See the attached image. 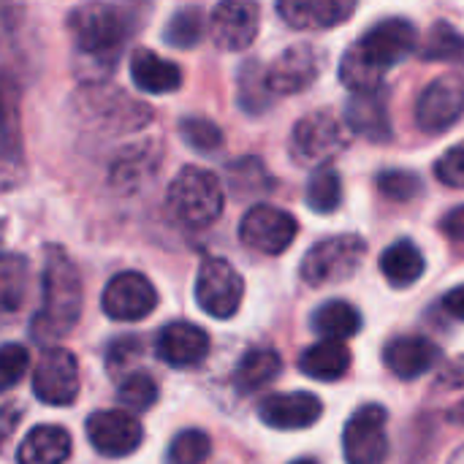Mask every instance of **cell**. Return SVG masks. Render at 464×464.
Returning a JSON list of instances; mask_svg holds the SVG:
<instances>
[{"mask_svg":"<svg viewBox=\"0 0 464 464\" xmlns=\"http://www.w3.org/2000/svg\"><path fill=\"white\" fill-rule=\"evenodd\" d=\"M419 44V33L408 19H386L370 27L340 63V79L353 92L383 87V76L402 63Z\"/></svg>","mask_w":464,"mask_h":464,"instance_id":"6da1fadb","label":"cell"},{"mask_svg":"<svg viewBox=\"0 0 464 464\" xmlns=\"http://www.w3.org/2000/svg\"><path fill=\"white\" fill-rule=\"evenodd\" d=\"M68 30L73 38L79 73L84 79H103L114 71L122 41L128 38V14L111 3H84L71 11Z\"/></svg>","mask_w":464,"mask_h":464,"instance_id":"7a4b0ae2","label":"cell"},{"mask_svg":"<svg viewBox=\"0 0 464 464\" xmlns=\"http://www.w3.org/2000/svg\"><path fill=\"white\" fill-rule=\"evenodd\" d=\"M41 288H44V302L30 321V334L38 343H54L79 324L82 304H84L82 275L60 245L46 247Z\"/></svg>","mask_w":464,"mask_h":464,"instance_id":"3957f363","label":"cell"},{"mask_svg":"<svg viewBox=\"0 0 464 464\" xmlns=\"http://www.w3.org/2000/svg\"><path fill=\"white\" fill-rule=\"evenodd\" d=\"M166 204L182 226L207 228L223 212V185L212 171L188 166L169 185Z\"/></svg>","mask_w":464,"mask_h":464,"instance_id":"277c9868","label":"cell"},{"mask_svg":"<svg viewBox=\"0 0 464 464\" xmlns=\"http://www.w3.org/2000/svg\"><path fill=\"white\" fill-rule=\"evenodd\" d=\"M364 256H367V242L362 237H356V234L329 237V239L313 245L307 250V256L302 258V266H299L302 283H307L313 288L345 283L364 264Z\"/></svg>","mask_w":464,"mask_h":464,"instance_id":"5b68a950","label":"cell"},{"mask_svg":"<svg viewBox=\"0 0 464 464\" xmlns=\"http://www.w3.org/2000/svg\"><path fill=\"white\" fill-rule=\"evenodd\" d=\"M245 296L242 275L226 258H204L196 277V302L212 318H234Z\"/></svg>","mask_w":464,"mask_h":464,"instance_id":"8992f818","label":"cell"},{"mask_svg":"<svg viewBox=\"0 0 464 464\" xmlns=\"http://www.w3.org/2000/svg\"><path fill=\"white\" fill-rule=\"evenodd\" d=\"M345 144H348V128L326 111L302 117L291 136V152L302 166H321L334 155H340Z\"/></svg>","mask_w":464,"mask_h":464,"instance_id":"52a82bcc","label":"cell"},{"mask_svg":"<svg viewBox=\"0 0 464 464\" xmlns=\"http://www.w3.org/2000/svg\"><path fill=\"white\" fill-rule=\"evenodd\" d=\"M389 413L383 405L359 408L343 432V454L348 464H383L389 457V435H386Z\"/></svg>","mask_w":464,"mask_h":464,"instance_id":"ba28073f","label":"cell"},{"mask_svg":"<svg viewBox=\"0 0 464 464\" xmlns=\"http://www.w3.org/2000/svg\"><path fill=\"white\" fill-rule=\"evenodd\" d=\"M299 234V223L285 209H277L272 204H256L245 212L239 223V239L250 250H258L264 256H280L291 247V242Z\"/></svg>","mask_w":464,"mask_h":464,"instance_id":"9c48e42d","label":"cell"},{"mask_svg":"<svg viewBox=\"0 0 464 464\" xmlns=\"http://www.w3.org/2000/svg\"><path fill=\"white\" fill-rule=\"evenodd\" d=\"M101 307L111 321L130 324L147 318L158 307L155 285L139 272H120L114 275L101 296Z\"/></svg>","mask_w":464,"mask_h":464,"instance_id":"30bf717a","label":"cell"},{"mask_svg":"<svg viewBox=\"0 0 464 464\" xmlns=\"http://www.w3.org/2000/svg\"><path fill=\"white\" fill-rule=\"evenodd\" d=\"M33 392L41 402L63 408L73 405L79 394V364L76 356L65 348H49L41 353V362L33 372Z\"/></svg>","mask_w":464,"mask_h":464,"instance_id":"8fae6325","label":"cell"},{"mask_svg":"<svg viewBox=\"0 0 464 464\" xmlns=\"http://www.w3.org/2000/svg\"><path fill=\"white\" fill-rule=\"evenodd\" d=\"M261 27V8L256 0H220L209 16V33L218 49H247Z\"/></svg>","mask_w":464,"mask_h":464,"instance_id":"7c38bea8","label":"cell"},{"mask_svg":"<svg viewBox=\"0 0 464 464\" xmlns=\"http://www.w3.org/2000/svg\"><path fill=\"white\" fill-rule=\"evenodd\" d=\"M464 114V79L457 73L435 79L416 103V125L427 133H446Z\"/></svg>","mask_w":464,"mask_h":464,"instance_id":"4fadbf2b","label":"cell"},{"mask_svg":"<svg viewBox=\"0 0 464 464\" xmlns=\"http://www.w3.org/2000/svg\"><path fill=\"white\" fill-rule=\"evenodd\" d=\"M87 438L98 454L122 459L141 446L144 430L128 411H98L87 419Z\"/></svg>","mask_w":464,"mask_h":464,"instance_id":"5bb4252c","label":"cell"},{"mask_svg":"<svg viewBox=\"0 0 464 464\" xmlns=\"http://www.w3.org/2000/svg\"><path fill=\"white\" fill-rule=\"evenodd\" d=\"M324 71V54L315 46L299 44L285 49L269 68H266V84L272 95H294L307 90Z\"/></svg>","mask_w":464,"mask_h":464,"instance_id":"9a60e30c","label":"cell"},{"mask_svg":"<svg viewBox=\"0 0 464 464\" xmlns=\"http://www.w3.org/2000/svg\"><path fill=\"white\" fill-rule=\"evenodd\" d=\"M443 353L440 348L421 334H408V337H394L383 348V364L386 370L400 378V381H413L427 375L440 364Z\"/></svg>","mask_w":464,"mask_h":464,"instance_id":"2e32d148","label":"cell"},{"mask_svg":"<svg viewBox=\"0 0 464 464\" xmlns=\"http://www.w3.org/2000/svg\"><path fill=\"white\" fill-rule=\"evenodd\" d=\"M324 416V405L310 392H291V394H272L258 405V419L280 432L307 430L318 424Z\"/></svg>","mask_w":464,"mask_h":464,"instance_id":"e0dca14e","label":"cell"},{"mask_svg":"<svg viewBox=\"0 0 464 464\" xmlns=\"http://www.w3.org/2000/svg\"><path fill=\"white\" fill-rule=\"evenodd\" d=\"M155 353L169 367H177V370L196 367L209 353V334L196 324L174 321V324L160 329L158 343H155Z\"/></svg>","mask_w":464,"mask_h":464,"instance_id":"ac0fdd59","label":"cell"},{"mask_svg":"<svg viewBox=\"0 0 464 464\" xmlns=\"http://www.w3.org/2000/svg\"><path fill=\"white\" fill-rule=\"evenodd\" d=\"M345 122L356 136L370 141H389L392 139V120H389V90H367L353 92L345 106Z\"/></svg>","mask_w":464,"mask_h":464,"instance_id":"d6986e66","label":"cell"},{"mask_svg":"<svg viewBox=\"0 0 464 464\" xmlns=\"http://www.w3.org/2000/svg\"><path fill=\"white\" fill-rule=\"evenodd\" d=\"M359 0H277V14L294 30H326L343 24Z\"/></svg>","mask_w":464,"mask_h":464,"instance_id":"ffe728a7","label":"cell"},{"mask_svg":"<svg viewBox=\"0 0 464 464\" xmlns=\"http://www.w3.org/2000/svg\"><path fill=\"white\" fill-rule=\"evenodd\" d=\"M130 79L144 92L166 95V92L179 90L182 71L171 60H166V57H160V54H155L150 49H136L130 54Z\"/></svg>","mask_w":464,"mask_h":464,"instance_id":"44dd1931","label":"cell"},{"mask_svg":"<svg viewBox=\"0 0 464 464\" xmlns=\"http://www.w3.org/2000/svg\"><path fill=\"white\" fill-rule=\"evenodd\" d=\"M68 457H71V435L54 424L30 430L16 451L19 464H63Z\"/></svg>","mask_w":464,"mask_h":464,"instance_id":"7402d4cb","label":"cell"},{"mask_svg":"<svg viewBox=\"0 0 464 464\" xmlns=\"http://www.w3.org/2000/svg\"><path fill=\"white\" fill-rule=\"evenodd\" d=\"M299 370L315 381H340L351 370V351L337 340H321L299 356Z\"/></svg>","mask_w":464,"mask_h":464,"instance_id":"603a6c76","label":"cell"},{"mask_svg":"<svg viewBox=\"0 0 464 464\" xmlns=\"http://www.w3.org/2000/svg\"><path fill=\"white\" fill-rule=\"evenodd\" d=\"M424 269H427L424 253L411 239L394 242L381 256V272H383V277H386V283L392 288H411L413 283L421 280Z\"/></svg>","mask_w":464,"mask_h":464,"instance_id":"cb8c5ba5","label":"cell"},{"mask_svg":"<svg viewBox=\"0 0 464 464\" xmlns=\"http://www.w3.org/2000/svg\"><path fill=\"white\" fill-rule=\"evenodd\" d=\"M283 370V359L277 351L272 348H253L247 351L234 372V386L239 394H253L261 392L264 386H269Z\"/></svg>","mask_w":464,"mask_h":464,"instance_id":"d4e9b609","label":"cell"},{"mask_svg":"<svg viewBox=\"0 0 464 464\" xmlns=\"http://www.w3.org/2000/svg\"><path fill=\"white\" fill-rule=\"evenodd\" d=\"M359 329H362V313L351 302L332 299L313 313V332L321 334L324 340L343 343L348 337H356Z\"/></svg>","mask_w":464,"mask_h":464,"instance_id":"484cf974","label":"cell"},{"mask_svg":"<svg viewBox=\"0 0 464 464\" xmlns=\"http://www.w3.org/2000/svg\"><path fill=\"white\" fill-rule=\"evenodd\" d=\"M27 280V258L16 253H0V313H16L24 304Z\"/></svg>","mask_w":464,"mask_h":464,"instance_id":"4316f807","label":"cell"},{"mask_svg":"<svg viewBox=\"0 0 464 464\" xmlns=\"http://www.w3.org/2000/svg\"><path fill=\"white\" fill-rule=\"evenodd\" d=\"M19 158V109L14 82L0 76V163Z\"/></svg>","mask_w":464,"mask_h":464,"instance_id":"83f0119b","label":"cell"},{"mask_svg":"<svg viewBox=\"0 0 464 464\" xmlns=\"http://www.w3.org/2000/svg\"><path fill=\"white\" fill-rule=\"evenodd\" d=\"M204 30H207L204 11L198 5H185L163 27V41L177 49H193L204 38Z\"/></svg>","mask_w":464,"mask_h":464,"instance_id":"f1b7e54d","label":"cell"},{"mask_svg":"<svg viewBox=\"0 0 464 464\" xmlns=\"http://www.w3.org/2000/svg\"><path fill=\"white\" fill-rule=\"evenodd\" d=\"M343 204V179L334 169H318L307 182V207L318 215H329Z\"/></svg>","mask_w":464,"mask_h":464,"instance_id":"f546056e","label":"cell"},{"mask_svg":"<svg viewBox=\"0 0 464 464\" xmlns=\"http://www.w3.org/2000/svg\"><path fill=\"white\" fill-rule=\"evenodd\" d=\"M117 402L133 413H144L158 402V383L150 372H130L117 386Z\"/></svg>","mask_w":464,"mask_h":464,"instance_id":"4dcf8cb0","label":"cell"},{"mask_svg":"<svg viewBox=\"0 0 464 464\" xmlns=\"http://www.w3.org/2000/svg\"><path fill=\"white\" fill-rule=\"evenodd\" d=\"M269 101H272V90L266 84V71H261V65L250 60L239 71V103L245 111L261 114L269 106Z\"/></svg>","mask_w":464,"mask_h":464,"instance_id":"1f68e13d","label":"cell"},{"mask_svg":"<svg viewBox=\"0 0 464 464\" xmlns=\"http://www.w3.org/2000/svg\"><path fill=\"white\" fill-rule=\"evenodd\" d=\"M424 60H462L464 57V35L457 33L449 22H435L424 38L421 46Z\"/></svg>","mask_w":464,"mask_h":464,"instance_id":"d6a6232c","label":"cell"},{"mask_svg":"<svg viewBox=\"0 0 464 464\" xmlns=\"http://www.w3.org/2000/svg\"><path fill=\"white\" fill-rule=\"evenodd\" d=\"M179 136L190 150L201 155H212L223 147V130L212 120H204V117H185L179 122Z\"/></svg>","mask_w":464,"mask_h":464,"instance_id":"836d02e7","label":"cell"},{"mask_svg":"<svg viewBox=\"0 0 464 464\" xmlns=\"http://www.w3.org/2000/svg\"><path fill=\"white\" fill-rule=\"evenodd\" d=\"M209 454H212L209 435L201 430H185L169 446V464H204Z\"/></svg>","mask_w":464,"mask_h":464,"instance_id":"e575fe53","label":"cell"},{"mask_svg":"<svg viewBox=\"0 0 464 464\" xmlns=\"http://www.w3.org/2000/svg\"><path fill=\"white\" fill-rule=\"evenodd\" d=\"M375 185L389 201H413L421 193V179L413 171H402V169H389L378 174Z\"/></svg>","mask_w":464,"mask_h":464,"instance_id":"d590c367","label":"cell"},{"mask_svg":"<svg viewBox=\"0 0 464 464\" xmlns=\"http://www.w3.org/2000/svg\"><path fill=\"white\" fill-rule=\"evenodd\" d=\"M30 367V353L24 345L5 343L0 345V394L11 392L27 372Z\"/></svg>","mask_w":464,"mask_h":464,"instance_id":"8d00e7d4","label":"cell"},{"mask_svg":"<svg viewBox=\"0 0 464 464\" xmlns=\"http://www.w3.org/2000/svg\"><path fill=\"white\" fill-rule=\"evenodd\" d=\"M435 174L443 185L449 188H464V141L451 147L438 163H435Z\"/></svg>","mask_w":464,"mask_h":464,"instance_id":"74e56055","label":"cell"},{"mask_svg":"<svg viewBox=\"0 0 464 464\" xmlns=\"http://www.w3.org/2000/svg\"><path fill=\"white\" fill-rule=\"evenodd\" d=\"M139 356H141V343L136 337H120L106 351V362H109L111 370H117V367H122L128 362H136Z\"/></svg>","mask_w":464,"mask_h":464,"instance_id":"f35d334b","label":"cell"},{"mask_svg":"<svg viewBox=\"0 0 464 464\" xmlns=\"http://www.w3.org/2000/svg\"><path fill=\"white\" fill-rule=\"evenodd\" d=\"M19 419H22V408H19L16 402H11V400L0 402V451H3V446L11 440V435H14Z\"/></svg>","mask_w":464,"mask_h":464,"instance_id":"ab89813d","label":"cell"},{"mask_svg":"<svg viewBox=\"0 0 464 464\" xmlns=\"http://www.w3.org/2000/svg\"><path fill=\"white\" fill-rule=\"evenodd\" d=\"M459 386H464V356L449 362L440 372V381H438V389H446V392L459 389Z\"/></svg>","mask_w":464,"mask_h":464,"instance_id":"60d3db41","label":"cell"},{"mask_svg":"<svg viewBox=\"0 0 464 464\" xmlns=\"http://www.w3.org/2000/svg\"><path fill=\"white\" fill-rule=\"evenodd\" d=\"M440 228H443V234L451 237L454 242H464V207L451 209V212L443 218Z\"/></svg>","mask_w":464,"mask_h":464,"instance_id":"b9f144b4","label":"cell"},{"mask_svg":"<svg viewBox=\"0 0 464 464\" xmlns=\"http://www.w3.org/2000/svg\"><path fill=\"white\" fill-rule=\"evenodd\" d=\"M443 310H446L451 318L464 321V285L454 288V291H449V294L443 296Z\"/></svg>","mask_w":464,"mask_h":464,"instance_id":"7bdbcfd3","label":"cell"},{"mask_svg":"<svg viewBox=\"0 0 464 464\" xmlns=\"http://www.w3.org/2000/svg\"><path fill=\"white\" fill-rule=\"evenodd\" d=\"M449 421H451V424H459V427H464V402H459L457 408H451V411H449Z\"/></svg>","mask_w":464,"mask_h":464,"instance_id":"ee69618b","label":"cell"},{"mask_svg":"<svg viewBox=\"0 0 464 464\" xmlns=\"http://www.w3.org/2000/svg\"><path fill=\"white\" fill-rule=\"evenodd\" d=\"M449 464H464V446L457 451V454H454V457H451V462Z\"/></svg>","mask_w":464,"mask_h":464,"instance_id":"f6af8a7d","label":"cell"},{"mask_svg":"<svg viewBox=\"0 0 464 464\" xmlns=\"http://www.w3.org/2000/svg\"><path fill=\"white\" fill-rule=\"evenodd\" d=\"M294 464H318V462H313V459H296Z\"/></svg>","mask_w":464,"mask_h":464,"instance_id":"bcb514c9","label":"cell"}]
</instances>
